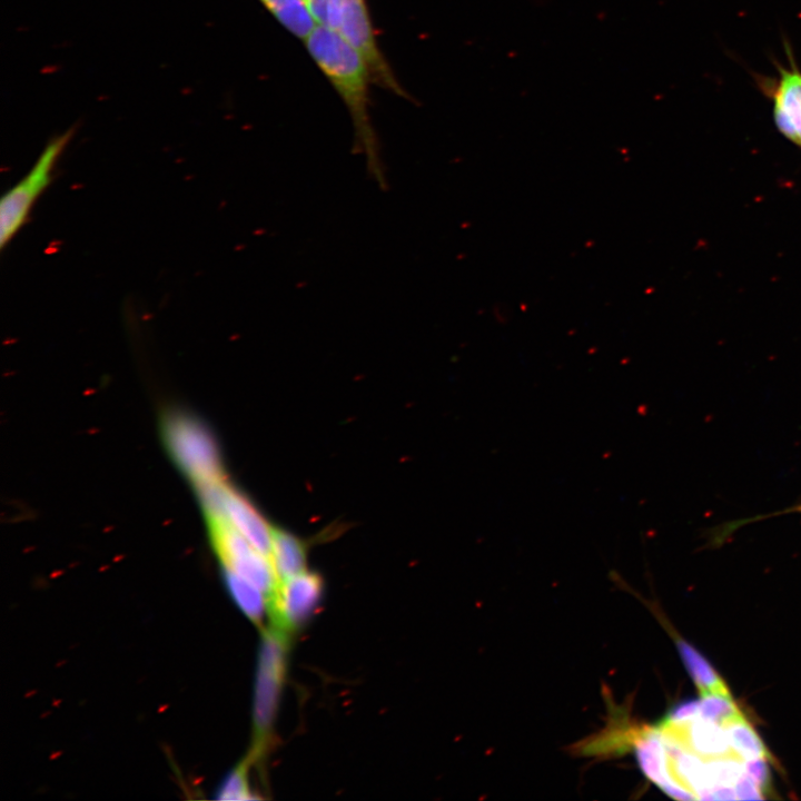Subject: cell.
I'll return each mask as SVG.
<instances>
[{
  "label": "cell",
  "instance_id": "obj_1",
  "mask_svg": "<svg viewBox=\"0 0 801 801\" xmlns=\"http://www.w3.org/2000/svg\"><path fill=\"white\" fill-rule=\"evenodd\" d=\"M685 665L699 696L623 734L632 738L641 771L674 799H764L771 777L762 739L699 652Z\"/></svg>",
  "mask_w": 801,
  "mask_h": 801
},
{
  "label": "cell",
  "instance_id": "obj_2",
  "mask_svg": "<svg viewBox=\"0 0 801 801\" xmlns=\"http://www.w3.org/2000/svg\"><path fill=\"white\" fill-rule=\"evenodd\" d=\"M304 41L310 57L349 110L357 138L367 156L375 160L376 139L368 115V83L373 78L366 61L343 38L325 27L316 26Z\"/></svg>",
  "mask_w": 801,
  "mask_h": 801
},
{
  "label": "cell",
  "instance_id": "obj_3",
  "mask_svg": "<svg viewBox=\"0 0 801 801\" xmlns=\"http://www.w3.org/2000/svg\"><path fill=\"white\" fill-rule=\"evenodd\" d=\"M316 26L336 32L366 61L373 81L407 97L378 48L365 0H305Z\"/></svg>",
  "mask_w": 801,
  "mask_h": 801
},
{
  "label": "cell",
  "instance_id": "obj_4",
  "mask_svg": "<svg viewBox=\"0 0 801 801\" xmlns=\"http://www.w3.org/2000/svg\"><path fill=\"white\" fill-rule=\"evenodd\" d=\"M288 637L274 627L263 634L254 695L253 759L265 751L271 734L285 680Z\"/></svg>",
  "mask_w": 801,
  "mask_h": 801
},
{
  "label": "cell",
  "instance_id": "obj_5",
  "mask_svg": "<svg viewBox=\"0 0 801 801\" xmlns=\"http://www.w3.org/2000/svg\"><path fill=\"white\" fill-rule=\"evenodd\" d=\"M71 136L72 129L50 140L31 170L2 197L0 202L1 248H4L22 227L37 198L50 184L53 167Z\"/></svg>",
  "mask_w": 801,
  "mask_h": 801
},
{
  "label": "cell",
  "instance_id": "obj_6",
  "mask_svg": "<svg viewBox=\"0 0 801 801\" xmlns=\"http://www.w3.org/2000/svg\"><path fill=\"white\" fill-rule=\"evenodd\" d=\"M164 431L172 456L196 485L222 479L216 444L198 422L181 415L170 416Z\"/></svg>",
  "mask_w": 801,
  "mask_h": 801
},
{
  "label": "cell",
  "instance_id": "obj_7",
  "mask_svg": "<svg viewBox=\"0 0 801 801\" xmlns=\"http://www.w3.org/2000/svg\"><path fill=\"white\" fill-rule=\"evenodd\" d=\"M214 548L224 570L257 586L268 599L278 581L269 557L259 552L225 516H207Z\"/></svg>",
  "mask_w": 801,
  "mask_h": 801
},
{
  "label": "cell",
  "instance_id": "obj_8",
  "mask_svg": "<svg viewBox=\"0 0 801 801\" xmlns=\"http://www.w3.org/2000/svg\"><path fill=\"white\" fill-rule=\"evenodd\" d=\"M323 595V581L316 573L303 572L279 582L267 599L271 627L290 635L316 611Z\"/></svg>",
  "mask_w": 801,
  "mask_h": 801
},
{
  "label": "cell",
  "instance_id": "obj_9",
  "mask_svg": "<svg viewBox=\"0 0 801 801\" xmlns=\"http://www.w3.org/2000/svg\"><path fill=\"white\" fill-rule=\"evenodd\" d=\"M789 66L775 62V78L755 76L760 90L773 101L774 122L780 132L801 147V70L785 42Z\"/></svg>",
  "mask_w": 801,
  "mask_h": 801
},
{
  "label": "cell",
  "instance_id": "obj_10",
  "mask_svg": "<svg viewBox=\"0 0 801 801\" xmlns=\"http://www.w3.org/2000/svg\"><path fill=\"white\" fill-rule=\"evenodd\" d=\"M224 513L228 522L241 535L270 558L273 527L247 498L227 484L224 487Z\"/></svg>",
  "mask_w": 801,
  "mask_h": 801
},
{
  "label": "cell",
  "instance_id": "obj_11",
  "mask_svg": "<svg viewBox=\"0 0 801 801\" xmlns=\"http://www.w3.org/2000/svg\"><path fill=\"white\" fill-rule=\"evenodd\" d=\"M270 561L278 583L306 571V550L295 535L273 528Z\"/></svg>",
  "mask_w": 801,
  "mask_h": 801
},
{
  "label": "cell",
  "instance_id": "obj_12",
  "mask_svg": "<svg viewBox=\"0 0 801 801\" xmlns=\"http://www.w3.org/2000/svg\"><path fill=\"white\" fill-rule=\"evenodd\" d=\"M291 34L305 40L316 27L304 0H259Z\"/></svg>",
  "mask_w": 801,
  "mask_h": 801
},
{
  "label": "cell",
  "instance_id": "obj_13",
  "mask_svg": "<svg viewBox=\"0 0 801 801\" xmlns=\"http://www.w3.org/2000/svg\"><path fill=\"white\" fill-rule=\"evenodd\" d=\"M224 577L227 590L241 612L253 623L260 624L267 612L266 595L253 583L231 571L224 570Z\"/></svg>",
  "mask_w": 801,
  "mask_h": 801
},
{
  "label": "cell",
  "instance_id": "obj_14",
  "mask_svg": "<svg viewBox=\"0 0 801 801\" xmlns=\"http://www.w3.org/2000/svg\"><path fill=\"white\" fill-rule=\"evenodd\" d=\"M251 761L253 758L249 755L224 779L216 791V799L248 800L253 798L248 783V768Z\"/></svg>",
  "mask_w": 801,
  "mask_h": 801
},
{
  "label": "cell",
  "instance_id": "obj_15",
  "mask_svg": "<svg viewBox=\"0 0 801 801\" xmlns=\"http://www.w3.org/2000/svg\"><path fill=\"white\" fill-rule=\"evenodd\" d=\"M799 510L801 511V506H800V508H799Z\"/></svg>",
  "mask_w": 801,
  "mask_h": 801
},
{
  "label": "cell",
  "instance_id": "obj_16",
  "mask_svg": "<svg viewBox=\"0 0 801 801\" xmlns=\"http://www.w3.org/2000/svg\"><path fill=\"white\" fill-rule=\"evenodd\" d=\"M305 1V0H304Z\"/></svg>",
  "mask_w": 801,
  "mask_h": 801
}]
</instances>
